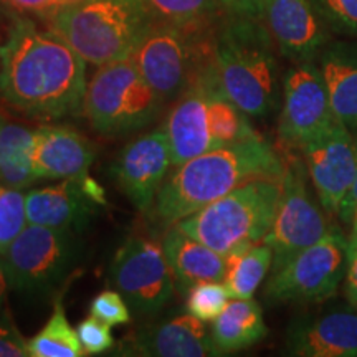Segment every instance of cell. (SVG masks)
<instances>
[{
	"label": "cell",
	"mask_w": 357,
	"mask_h": 357,
	"mask_svg": "<svg viewBox=\"0 0 357 357\" xmlns=\"http://www.w3.org/2000/svg\"><path fill=\"white\" fill-rule=\"evenodd\" d=\"M144 0H79L48 22L89 65L123 60L153 24Z\"/></svg>",
	"instance_id": "277c9868"
},
{
	"label": "cell",
	"mask_w": 357,
	"mask_h": 357,
	"mask_svg": "<svg viewBox=\"0 0 357 357\" xmlns=\"http://www.w3.org/2000/svg\"><path fill=\"white\" fill-rule=\"evenodd\" d=\"M78 235L29 223L2 253L10 289L32 298L60 289L82 260Z\"/></svg>",
	"instance_id": "ba28073f"
},
{
	"label": "cell",
	"mask_w": 357,
	"mask_h": 357,
	"mask_svg": "<svg viewBox=\"0 0 357 357\" xmlns=\"http://www.w3.org/2000/svg\"><path fill=\"white\" fill-rule=\"evenodd\" d=\"M108 281L139 318L162 311L177 289L162 245L144 235L128 236L116 250Z\"/></svg>",
	"instance_id": "30bf717a"
},
{
	"label": "cell",
	"mask_w": 357,
	"mask_h": 357,
	"mask_svg": "<svg viewBox=\"0 0 357 357\" xmlns=\"http://www.w3.org/2000/svg\"><path fill=\"white\" fill-rule=\"evenodd\" d=\"M278 119L280 141L303 149L334 121L331 100L323 71L314 61H298L283 78Z\"/></svg>",
	"instance_id": "7c38bea8"
},
{
	"label": "cell",
	"mask_w": 357,
	"mask_h": 357,
	"mask_svg": "<svg viewBox=\"0 0 357 357\" xmlns=\"http://www.w3.org/2000/svg\"><path fill=\"white\" fill-rule=\"evenodd\" d=\"M144 3L153 20L185 29H208L215 25L222 8L220 0H144Z\"/></svg>",
	"instance_id": "83f0119b"
},
{
	"label": "cell",
	"mask_w": 357,
	"mask_h": 357,
	"mask_svg": "<svg viewBox=\"0 0 357 357\" xmlns=\"http://www.w3.org/2000/svg\"><path fill=\"white\" fill-rule=\"evenodd\" d=\"M96 149L86 136L68 126L35 128L32 162L38 181L88 177Z\"/></svg>",
	"instance_id": "ffe728a7"
},
{
	"label": "cell",
	"mask_w": 357,
	"mask_h": 357,
	"mask_svg": "<svg viewBox=\"0 0 357 357\" xmlns=\"http://www.w3.org/2000/svg\"><path fill=\"white\" fill-rule=\"evenodd\" d=\"M89 312L105 324H108L109 328L129 324L132 318V311L128 301L116 289H105V291L98 293L89 303Z\"/></svg>",
	"instance_id": "1f68e13d"
},
{
	"label": "cell",
	"mask_w": 357,
	"mask_h": 357,
	"mask_svg": "<svg viewBox=\"0 0 357 357\" xmlns=\"http://www.w3.org/2000/svg\"><path fill=\"white\" fill-rule=\"evenodd\" d=\"M217 83L218 78L211 53V56L195 71L185 91L171 102L162 129L166 131L171 146L172 166L177 167L200 154L220 147L213 139L208 119V100Z\"/></svg>",
	"instance_id": "4fadbf2b"
},
{
	"label": "cell",
	"mask_w": 357,
	"mask_h": 357,
	"mask_svg": "<svg viewBox=\"0 0 357 357\" xmlns=\"http://www.w3.org/2000/svg\"><path fill=\"white\" fill-rule=\"evenodd\" d=\"M29 225L26 220L25 194L0 184V255Z\"/></svg>",
	"instance_id": "f1b7e54d"
},
{
	"label": "cell",
	"mask_w": 357,
	"mask_h": 357,
	"mask_svg": "<svg viewBox=\"0 0 357 357\" xmlns=\"http://www.w3.org/2000/svg\"><path fill=\"white\" fill-rule=\"evenodd\" d=\"M284 354L294 357H357V310L307 316L289 324Z\"/></svg>",
	"instance_id": "d6986e66"
},
{
	"label": "cell",
	"mask_w": 357,
	"mask_h": 357,
	"mask_svg": "<svg viewBox=\"0 0 357 357\" xmlns=\"http://www.w3.org/2000/svg\"><path fill=\"white\" fill-rule=\"evenodd\" d=\"M268 334L263 311L253 298H231L220 314L213 319V344L223 354L248 349Z\"/></svg>",
	"instance_id": "603a6c76"
},
{
	"label": "cell",
	"mask_w": 357,
	"mask_h": 357,
	"mask_svg": "<svg viewBox=\"0 0 357 357\" xmlns=\"http://www.w3.org/2000/svg\"><path fill=\"white\" fill-rule=\"evenodd\" d=\"M351 223H352V235H357V205H356L354 212H352Z\"/></svg>",
	"instance_id": "ab89813d"
},
{
	"label": "cell",
	"mask_w": 357,
	"mask_h": 357,
	"mask_svg": "<svg viewBox=\"0 0 357 357\" xmlns=\"http://www.w3.org/2000/svg\"><path fill=\"white\" fill-rule=\"evenodd\" d=\"M160 245L172 270L177 291L187 293L200 281L225 278L227 257L192 238L176 225H171Z\"/></svg>",
	"instance_id": "44dd1931"
},
{
	"label": "cell",
	"mask_w": 357,
	"mask_h": 357,
	"mask_svg": "<svg viewBox=\"0 0 357 357\" xmlns=\"http://www.w3.org/2000/svg\"><path fill=\"white\" fill-rule=\"evenodd\" d=\"M222 8L230 13V15H243V17H257L260 12L261 0H220Z\"/></svg>",
	"instance_id": "8d00e7d4"
},
{
	"label": "cell",
	"mask_w": 357,
	"mask_h": 357,
	"mask_svg": "<svg viewBox=\"0 0 357 357\" xmlns=\"http://www.w3.org/2000/svg\"><path fill=\"white\" fill-rule=\"evenodd\" d=\"M346 296L354 310H357V235H351L346 250Z\"/></svg>",
	"instance_id": "d590c367"
},
{
	"label": "cell",
	"mask_w": 357,
	"mask_h": 357,
	"mask_svg": "<svg viewBox=\"0 0 357 357\" xmlns=\"http://www.w3.org/2000/svg\"><path fill=\"white\" fill-rule=\"evenodd\" d=\"M185 294V311L204 323H213L230 301V293L223 281H200Z\"/></svg>",
	"instance_id": "f546056e"
},
{
	"label": "cell",
	"mask_w": 357,
	"mask_h": 357,
	"mask_svg": "<svg viewBox=\"0 0 357 357\" xmlns=\"http://www.w3.org/2000/svg\"><path fill=\"white\" fill-rule=\"evenodd\" d=\"M119 356L205 357L220 356L212 333L190 312L154 321L129 334L119 344Z\"/></svg>",
	"instance_id": "e0dca14e"
},
{
	"label": "cell",
	"mask_w": 357,
	"mask_h": 357,
	"mask_svg": "<svg viewBox=\"0 0 357 357\" xmlns=\"http://www.w3.org/2000/svg\"><path fill=\"white\" fill-rule=\"evenodd\" d=\"M258 19L280 52L296 63L312 60L328 45L314 0H261Z\"/></svg>",
	"instance_id": "ac0fdd59"
},
{
	"label": "cell",
	"mask_w": 357,
	"mask_h": 357,
	"mask_svg": "<svg viewBox=\"0 0 357 357\" xmlns=\"http://www.w3.org/2000/svg\"><path fill=\"white\" fill-rule=\"evenodd\" d=\"M29 341L19 331L8 306L0 310V357H29Z\"/></svg>",
	"instance_id": "e575fe53"
},
{
	"label": "cell",
	"mask_w": 357,
	"mask_h": 357,
	"mask_svg": "<svg viewBox=\"0 0 357 357\" xmlns=\"http://www.w3.org/2000/svg\"><path fill=\"white\" fill-rule=\"evenodd\" d=\"M319 68L334 118L346 128L357 129V43L326 45L319 53Z\"/></svg>",
	"instance_id": "7402d4cb"
},
{
	"label": "cell",
	"mask_w": 357,
	"mask_h": 357,
	"mask_svg": "<svg viewBox=\"0 0 357 357\" xmlns=\"http://www.w3.org/2000/svg\"><path fill=\"white\" fill-rule=\"evenodd\" d=\"M30 357H82L84 349L78 333L66 318L65 307L58 300L52 316L29 341Z\"/></svg>",
	"instance_id": "484cf974"
},
{
	"label": "cell",
	"mask_w": 357,
	"mask_h": 357,
	"mask_svg": "<svg viewBox=\"0 0 357 357\" xmlns=\"http://www.w3.org/2000/svg\"><path fill=\"white\" fill-rule=\"evenodd\" d=\"M79 0H0V19L15 22L30 19L48 24L56 13Z\"/></svg>",
	"instance_id": "4dcf8cb0"
},
{
	"label": "cell",
	"mask_w": 357,
	"mask_h": 357,
	"mask_svg": "<svg viewBox=\"0 0 357 357\" xmlns=\"http://www.w3.org/2000/svg\"><path fill=\"white\" fill-rule=\"evenodd\" d=\"M314 6L336 32L357 37V0H314Z\"/></svg>",
	"instance_id": "d6a6232c"
},
{
	"label": "cell",
	"mask_w": 357,
	"mask_h": 357,
	"mask_svg": "<svg viewBox=\"0 0 357 357\" xmlns=\"http://www.w3.org/2000/svg\"><path fill=\"white\" fill-rule=\"evenodd\" d=\"M35 129L0 116V184L12 189H29L38 182L33 171Z\"/></svg>",
	"instance_id": "cb8c5ba5"
},
{
	"label": "cell",
	"mask_w": 357,
	"mask_h": 357,
	"mask_svg": "<svg viewBox=\"0 0 357 357\" xmlns=\"http://www.w3.org/2000/svg\"><path fill=\"white\" fill-rule=\"evenodd\" d=\"M0 66H2V45H0Z\"/></svg>",
	"instance_id": "60d3db41"
},
{
	"label": "cell",
	"mask_w": 357,
	"mask_h": 357,
	"mask_svg": "<svg viewBox=\"0 0 357 357\" xmlns=\"http://www.w3.org/2000/svg\"><path fill=\"white\" fill-rule=\"evenodd\" d=\"M284 159L261 136L222 146L176 167L155 195L153 212L171 227L257 178L281 181Z\"/></svg>",
	"instance_id": "7a4b0ae2"
},
{
	"label": "cell",
	"mask_w": 357,
	"mask_h": 357,
	"mask_svg": "<svg viewBox=\"0 0 357 357\" xmlns=\"http://www.w3.org/2000/svg\"><path fill=\"white\" fill-rule=\"evenodd\" d=\"M247 118L248 116L225 96L220 83H217L211 93V100H208L211 131L217 144L222 147L260 136L250 126Z\"/></svg>",
	"instance_id": "4316f807"
},
{
	"label": "cell",
	"mask_w": 357,
	"mask_h": 357,
	"mask_svg": "<svg viewBox=\"0 0 357 357\" xmlns=\"http://www.w3.org/2000/svg\"><path fill=\"white\" fill-rule=\"evenodd\" d=\"M8 289H10V284H8V280H7L6 265H3L2 255H0V310L7 305Z\"/></svg>",
	"instance_id": "f35d334b"
},
{
	"label": "cell",
	"mask_w": 357,
	"mask_h": 357,
	"mask_svg": "<svg viewBox=\"0 0 357 357\" xmlns=\"http://www.w3.org/2000/svg\"><path fill=\"white\" fill-rule=\"evenodd\" d=\"M356 153H357V142H356ZM356 205H357V160H356L354 182H352L349 194H347V197L344 199V202H342L341 208H339V217H341L344 222H351L352 212H354Z\"/></svg>",
	"instance_id": "74e56055"
},
{
	"label": "cell",
	"mask_w": 357,
	"mask_h": 357,
	"mask_svg": "<svg viewBox=\"0 0 357 357\" xmlns=\"http://www.w3.org/2000/svg\"><path fill=\"white\" fill-rule=\"evenodd\" d=\"M215 25L185 29L153 22L131 58L151 88L171 105L189 86L199 66L211 56Z\"/></svg>",
	"instance_id": "52a82bcc"
},
{
	"label": "cell",
	"mask_w": 357,
	"mask_h": 357,
	"mask_svg": "<svg viewBox=\"0 0 357 357\" xmlns=\"http://www.w3.org/2000/svg\"><path fill=\"white\" fill-rule=\"evenodd\" d=\"M347 242L336 229L273 271L265 298L271 305L321 303L339 291L346 275Z\"/></svg>",
	"instance_id": "9c48e42d"
},
{
	"label": "cell",
	"mask_w": 357,
	"mask_h": 357,
	"mask_svg": "<svg viewBox=\"0 0 357 357\" xmlns=\"http://www.w3.org/2000/svg\"><path fill=\"white\" fill-rule=\"evenodd\" d=\"M275 40L257 17L230 15L215 25L212 61L222 91L248 118H268L278 105Z\"/></svg>",
	"instance_id": "3957f363"
},
{
	"label": "cell",
	"mask_w": 357,
	"mask_h": 357,
	"mask_svg": "<svg viewBox=\"0 0 357 357\" xmlns=\"http://www.w3.org/2000/svg\"><path fill=\"white\" fill-rule=\"evenodd\" d=\"M166 101L151 88L132 58L98 66L86 86L83 114L105 137L128 136L158 121Z\"/></svg>",
	"instance_id": "8992f818"
},
{
	"label": "cell",
	"mask_w": 357,
	"mask_h": 357,
	"mask_svg": "<svg viewBox=\"0 0 357 357\" xmlns=\"http://www.w3.org/2000/svg\"><path fill=\"white\" fill-rule=\"evenodd\" d=\"M307 169L300 159L284 160L281 197L263 242L273 250V271L329 231L328 222L307 189Z\"/></svg>",
	"instance_id": "8fae6325"
},
{
	"label": "cell",
	"mask_w": 357,
	"mask_h": 357,
	"mask_svg": "<svg viewBox=\"0 0 357 357\" xmlns=\"http://www.w3.org/2000/svg\"><path fill=\"white\" fill-rule=\"evenodd\" d=\"M303 154L321 207L328 215H339L356 177L357 153L351 129L334 121L303 147Z\"/></svg>",
	"instance_id": "5bb4252c"
},
{
	"label": "cell",
	"mask_w": 357,
	"mask_h": 357,
	"mask_svg": "<svg viewBox=\"0 0 357 357\" xmlns=\"http://www.w3.org/2000/svg\"><path fill=\"white\" fill-rule=\"evenodd\" d=\"M26 220L33 225L82 234L105 205V192L91 177L61 178L56 184L25 194Z\"/></svg>",
	"instance_id": "2e32d148"
},
{
	"label": "cell",
	"mask_w": 357,
	"mask_h": 357,
	"mask_svg": "<svg viewBox=\"0 0 357 357\" xmlns=\"http://www.w3.org/2000/svg\"><path fill=\"white\" fill-rule=\"evenodd\" d=\"M86 61L52 26L20 19L10 24L2 45L0 98L37 121H56L83 113Z\"/></svg>",
	"instance_id": "6da1fadb"
},
{
	"label": "cell",
	"mask_w": 357,
	"mask_h": 357,
	"mask_svg": "<svg viewBox=\"0 0 357 357\" xmlns=\"http://www.w3.org/2000/svg\"><path fill=\"white\" fill-rule=\"evenodd\" d=\"M172 166L171 146L162 128L128 142L113 162L111 172L123 194L137 212H153L155 195Z\"/></svg>",
	"instance_id": "9a60e30c"
},
{
	"label": "cell",
	"mask_w": 357,
	"mask_h": 357,
	"mask_svg": "<svg viewBox=\"0 0 357 357\" xmlns=\"http://www.w3.org/2000/svg\"><path fill=\"white\" fill-rule=\"evenodd\" d=\"M281 197V181L257 178L174 225L222 255L263 242Z\"/></svg>",
	"instance_id": "5b68a950"
},
{
	"label": "cell",
	"mask_w": 357,
	"mask_h": 357,
	"mask_svg": "<svg viewBox=\"0 0 357 357\" xmlns=\"http://www.w3.org/2000/svg\"><path fill=\"white\" fill-rule=\"evenodd\" d=\"M79 342H82L84 354L98 356L114 347V337L111 334L108 324H105L95 316L83 319L77 328Z\"/></svg>",
	"instance_id": "836d02e7"
},
{
	"label": "cell",
	"mask_w": 357,
	"mask_h": 357,
	"mask_svg": "<svg viewBox=\"0 0 357 357\" xmlns=\"http://www.w3.org/2000/svg\"><path fill=\"white\" fill-rule=\"evenodd\" d=\"M273 266V250L265 242L235 250L227 255V273L223 278L230 298H253L270 268Z\"/></svg>",
	"instance_id": "d4e9b609"
}]
</instances>
